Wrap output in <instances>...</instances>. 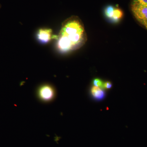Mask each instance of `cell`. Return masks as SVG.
Listing matches in <instances>:
<instances>
[{
	"label": "cell",
	"mask_w": 147,
	"mask_h": 147,
	"mask_svg": "<svg viewBox=\"0 0 147 147\" xmlns=\"http://www.w3.org/2000/svg\"><path fill=\"white\" fill-rule=\"evenodd\" d=\"M86 39L84 26L79 18L72 16L63 24L58 35L57 47L61 53H65L81 47Z\"/></svg>",
	"instance_id": "6da1fadb"
},
{
	"label": "cell",
	"mask_w": 147,
	"mask_h": 147,
	"mask_svg": "<svg viewBox=\"0 0 147 147\" xmlns=\"http://www.w3.org/2000/svg\"><path fill=\"white\" fill-rule=\"evenodd\" d=\"M36 96L40 100L48 102L53 101L56 95V92L52 85L45 84L38 87L36 91Z\"/></svg>",
	"instance_id": "7a4b0ae2"
},
{
	"label": "cell",
	"mask_w": 147,
	"mask_h": 147,
	"mask_svg": "<svg viewBox=\"0 0 147 147\" xmlns=\"http://www.w3.org/2000/svg\"><path fill=\"white\" fill-rule=\"evenodd\" d=\"M131 10L137 21L146 28L147 27V5L133 3Z\"/></svg>",
	"instance_id": "3957f363"
},
{
	"label": "cell",
	"mask_w": 147,
	"mask_h": 147,
	"mask_svg": "<svg viewBox=\"0 0 147 147\" xmlns=\"http://www.w3.org/2000/svg\"><path fill=\"white\" fill-rule=\"evenodd\" d=\"M36 38L42 44H46L53 39H57L58 35L53 34L51 29H40L36 33Z\"/></svg>",
	"instance_id": "277c9868"
},
{
	"label": "cell",
	"mask_w": 147,
	"mask_h": 147,
	"mask_svg": "<svg viewBox=\"0 0 147 147\" xmlns=\"http://www.w3.org/2000/svg\"><path fill=\"white\" fill-rule=\"evenodd\" d=\"M92 96L96 100H102L105 97V92L102 88L99 87L93 86L90 90Z\"/></svg>",
	"instance_id": "5b68a950"
},
{
	"label": "cell",
	"mask_w": 147,
	"mask_h": 147,
	"mask_svg": "<svg viewBox=\"0 0 147 147\" xmlns=\"http://www.w3.org/2000/svg\"><path fill=\"white\" fill-rule=\"evenodd\" d=\"M123 13L122 11L119 8H115L114 11V13L113 17L111 20L114 22H117L123 16Z\"/></svg>",
	"instance_id": "8992f818"
},
{
	"label": "cell",
	"mask_w": 147,
	"mask_h": 147,
	"mask_svg": "<svg viewBox=\"0 0 147 147\" xmlns=\"http://www.w3.org/2000/svg\"><path fill=\"white\" fill-rule=\"evenodd\" d=\"M115 7L112 5L107 6L105 9V16L109 19H112L113 17V13H114Z\"/></svg>",
	"instance_id": "52a82bcc"
},
{
	"label": "cell",
	"mask_w": 147,
	"mask_h": 147,
	"mask_svg": "<svg viewBox=\"0 0 147 147\" xmlns=\"http://www.w3.org/2000/svg\"><path fill=\"white\" fill-rule=\"evenodd\" d=\"M93 84L94 86L99 87V88H102L103 83L101 79L96 78V79H94L93 81Z\"/></svg>",
	"instance_id": "ba28073f"
},
{
	"label": "cell",
	"mask_w": 147,
	"mask_h": 147,
	"mask_svg": "<svg viewBox=\"0 0 147 147\" xmlns=\"http://www.w3.org/2000/svg\"><path fill=\"white\" fill-rule=\"evenodd\" d=\"M112 87V84L110 82H106L103 83V86H102V88L106 89H109L111 88Z\"/></svg>",
	"instance_id": "9c48e42d"
},
{
	"label": "cell",
	"mask_w": 147,
	"mask_h": 147,
	"mask_svg": "<svg viewBox=\"0 0 147 147\" xmlns=\"http://www.w3.org/2000/svg\"><path fill=\"white\" fill-rule=\"evenodd\" d=\"M140 4L147 5V0H134V2Z\"/></svg>",
	"instance_id": "30bf717a"
},
{
	"label": "cell",
	"mask_w": 147,
	"mask_h": 147,
	"mask_svg": "<svg viewBox=\"0 0 147 147\" xmlns=\"http://www.w3.org/2000/svg\"><path fill=\"white\" fill-rule=\"evenodd\" d=\"M146 29H147V27H146Z\"/></svg>",
	"instance_id": "8fae6325"
}]
</instances>
